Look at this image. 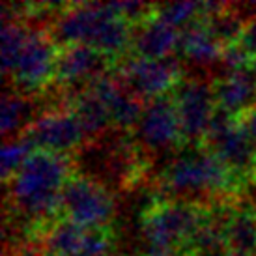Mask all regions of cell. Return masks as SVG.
I'll use <instances>...</instances> for the list:
<instances>
[{
    "label": "cell",
    "mask_w": 256,
    "mask_h": 256,
    "mask_svg": "<svg viewBox=\"0 0 256 256\" xmlns=\"http://www.w3.org/2000/svg\"><path fill=\"white\" fill-rule=\"evenodd\" d=\"M70 176L72 164L68 156L34 150L6 182L12 208L30 224L54 222L58 212H62L60 192Z\"/></svg>",
    "instance_id": "obj_1"
},
{
    "label": "cell",
    "mask_w": 256,
    "mask_h": 256,
    "mask_svg": "<svg viewBox=\"0 0 256 256\" xmlns=\"http://www.w3.org/2000/svg\"><path fill=\"white\" fill-rule=\"evenodd\" d=\"M161 184L166 192L192 204H198L200 196H224L240 185L226 164L204 146L174 159L164 168Z\"/></svg>",
    "instance_id": "obj_2"
},
{
    "label": "cell",
    "mask_w": 256,
    "mask_h": 256,
    "mask_svg": "<svg viewBox=\"0 0 256 256\" xmlns=\"http://www.w3.org/2000/svg\"><path fill=\"white\" fill-rule=\"evenodd\" d=\"M210 217V208L185 200H156L142 212L150 252H178Z\"/></svg>",
    "instance_id": "obj_3"
},
{
    "label": "cell",
    "mask_w": 256,
    "mask_h": 256,
    "mask_svg": "<svg viewBox=\"0 0 256 256\" xmlns=\"http://www.w3.org/2000/svg\"><path fill=\"white\" fill-rule=\"evenodd\" d=\"M202 146L226 164L240 185L256 182V144L240 118L217 110Z\"/></svg>",
    "instance_id": "obj_4"
},
{
    "label": "cell",
    "mask_w": 256,
    "mask_h": 256,
    "mask_svg": "<svg viewBox=\"0 0 256 256\" xmlns=\"http://www.w3.org/2000/svg\"><path fill=\"white\" fill-rule=\"evenodd\" d=\"M64 219L92 230L105 228L114 214V198L105 185L88 176H70L60 192Z\"/></svg>",
    "instance_id": "obj_5"
},
{
    "label": "cell",
    "mask_w": 256,
    "mask_h": 256,
    "mask_svg": "<svg viewBox=\"0 0 256 256\" xmlns=\"http://www.w3.org/2000/svg\"><path fill=\"white\" fill-rule=\"evenodd\" d=\"M116 78L122 86L140 101H148L172 94L182 82V70L174 56L163 60L148 58H124L116 68Z\"/></svg>",
    "instance_id": "obj_6"
},
{
    "label": "cell",
    "mask_w": 256,
    "mask_h": 256,
    "mask_svg": "<svg viewBox=\"0 0 256 256\" xmlns=\"http://www.w3.org/2000/svg\"><path fill=\"white\" fill-rule=\"evenodd\" d=\"M172 100L176 105L184 142L196 148L202 146L217 112L212 84L204 78H182V82L172 90Z\"/></svg>",
    "instance_id": "obj_7"
},
{
    "label": "cell",
    "mask_w": 256,
    "mask_h": 256,
    "mask_svg": "<svg viewBox=\"0 0 256 256\" xmlns=\"http://www.w3.org/2000/svg\"><path fill=\"white\" fill-rule=\"evenodd\" d=\"M58 49L60 47L52 42L49 32L30 30L14 73L10 75L19 90L17 94L30 98L32 92H38L49 84L54 78Z\"/></svg>",
    "instance_id": "obj_8"
},
{
    "label": "cell",
    "mask_w": 256,
    "mask_h": 256,
    "mask_svg": "<svg viewBox=\"0 0 256 256\" xmlns=\"http://www.w3.org/2000/svg\"><path fill=\"white\" fill-rule=\"evenodd\" d=\"M21 138L32 146V150H45L52 154H62L78 148L84 140V131L77 116L68 107L50 108L38 114L34 122L22 131Z\"/></svg>",
    "instance_id": "obj_9"
},
{
    "label": "cell",
    "mask_w": 256,
    "mask_h": 256,
    "mask_svg": "<svg viewBox=\"0 0 256 256\" xmlns=\"http://www.w3.org/2000/svg\"><path fill=\"white\" fill-rule=\"evenodd\" d=\"M135 129L138 142L152 152H163L184 142L172 94L144 103L142 116Z\"/></svg>",
    "instance_id": "obj_10"
},
{
    "label": "cell",
    "mask_w": 256,
    "mask_h": 256,
    "mask_svg": "<svg viewBox=\"0 0 256 256\" xmlns=\"http://www.w3.org/2000/svg\"><path fill=\"white\" fill-rule=\"evenodd\" d=\"M107 56L90 45H68L60 47L56 56L54 80L66 86L84 82L88 84L92 78L101 73H107Z\"/></svg>",
    "instance_id": "obj_11"
},
{
    "label": "cell",
    "mask_w": 256,
    "mask_h": 256,
    "mask_svg": "<svg viewBox=\"0 0 256 256\" xmlns=\"http://www.w3.org/2000/svg\"><path fill=\"white\" fill-rule=\"evenodd\" d=\"M214 98L217 110L240 118L256 105V73L247 72L224 73L214 80Z\"/></svg>",
    "instance_id": "obj_12"
},
{
    "label": "cell",
    "mask_w": 256,
    "mask_h": 256,
    "mask_svg": "<svg viewBox=\"0 0 256 256\" xmlns=\"http://www.w3.org/2000/svg\"><path fill=\"white\" fill-rule=\"evenodd\" d=\"M182 32L166 22L156 19V15L146 22L133 26L131 49L138 58L163 60L170 58L174 50H180Z\"/></svg>",
    "instance_id": "obj_13"
},
{
    "label": "cell",
    "mask_w": 256,
    "mask_h": 256,
    "mask_svg": "<svg viewBox=\"0 0 256 256\" xmlns=\"http://www.w3.org/2000/svg\"><path fill=\"white\" fill-rule=\"evenodd\" d=\"M222 49H224V45L212 36V32L206 28V24L200 19L192 22L191 26L182 30L180 50L194 66L219 64Z\"/></svg>",
    "instance_id": "obj_14"
},
{
    "label": "cell",
    "mask_w": 256,
    "mask_h": 256,
    "mask_svg": "<svg viewBox=\"0 0 256 256\" xmlns=\"http://www.w3.org/2000/svg\"><path fill=\"white\" fill-rule=\"evenodd\" d=\"M70 103L72 105L68 108L77 116L78 124L84 131V136H98L112 126L107 105L86 86L73 96Z\"/></svg>",
    "instance_id": "obj_15"
},
{
    "label": "cell",
    "mask_w": 256,
    "mask_h": 256,
    "mask_svg": "<svg viewBox=\"0 0 256 256\" xmlns=\"http://www.w3.org/2000/svg\"><path fill=\"white\" fill-rule=\"evenodd\" d=\"M228 249L238 256H256V210L254 208H240L234 210L226 226Z\"/></svg>",
    "instance_id": "obj_16"
},
{
    "label": "cell",
    "mask_w": 256,
    "mask_h": 256,
    "mask_svg": "<svg viewBox=\"0 0 256 256\" xmlns=\"http://www.w3.org/2000/svg\"><path fill=\"white\" fill-rule=\"evenodd\" d=\"M86 228L75 224L70 219L54 220L43 232V247L47 254L78 256L84 243Z\"/></svg>",
    "instance_id": "obj_17"
},
{
    "label": "cell",
    "mask_w": 256,
    "mask_h": 256,
    "mask_svg": "<svg viewBox=\"0 0 256 256\" xmlns=\"http://www.w3.org/2000/svg\"><path fill=\"white\" fill-rule=\"evenodd\" d=\"M0 108H2L0 129H2L4 140H8L14 133L21 135L36 118V116H32V101L28 96H22V94L6 92L2 98Z\"/></svg>",
    "instance_id": "obj_18"
},
{
    "label": "cell",
    "mask_w": 256,
    "mask_h": 256,
    "mask_svg": "<svg viewBox=\"0 0 256 256\" xmlns=\"http://www.w3.org/2000/svg\"><path fill=\"white\" fill-rule=\"evenodd\" d=\"M200 21L206 24V28L212 32V36L222 45L238 43L242 40L243 30H245V21L230 8V4L226 10L210 15V17H202Z\"/></svg>",
    "instance_id": "obj_19"
},
{
    "label": "cell",
    "mask_w": 256,
    "mask_h": 256,
    "mask_svg": "<svg viewBox=\"0 0 256 256\" xmlns=\"http://www.w3.org/2000/svg\"><path fill=\"white\" fill-rule=\"evenodd\" d=\"M28 32L30 30L19 21L2 22V68H4L6 78H10V75L14 73L15 64L26 43Z\"/></svg>",
    "instance_id": "obj_20"
},
{
    "label": "cell",
    "mask_w": 256,
    "mask_h": 256,
    "mask_svg": "<svg viewBox=\"0 0 256 256\" xmlns=\"http://www.w3.org/2000/svg\"><path fill=\"white\" fill-rule=\"evenodd\" d=\"M202 17V2H170L157 4L156 19L170 24L174 28H187Z\"/></svg>",
    "instance_id": "obj_21"
},
{
    "label": "cell",
    "mask_w": 256,
    "mask_h": 256,
    "mask_svg": "<svg viewBox=\"0 0 256 256\" xmlns=\"http://www.w3.org/2000/svg\"><path fill=\"white\" fill-rule=\"evenodd\" d=\"M32 152H34L32 146L24 138H21V136H17V138L14 136V138L4 140V144H2V164H0L4 184L14 176L15 172L19 170V166L24 163V159Z\"/></svg>",
    "instance_id": "obj_22"
},
{
    "label": "cell",
    "mask_w": 256,
    "mask_h": 256,
    "mask_svg": "<svg viewBox=\"0 0 256 256\" xmlns=\"http://www.w3.org/2000/svg\"><path fill=\"white\" fill-rule=\"evenodd\" d=\"M112 250V236L107 228H92L86 230L84 243L78 256H108Z\"/></svg>",
    "instance_id": "obj_23"
},
{
    "label": "cell",
    "mask_w": 256,
    "mask_h": 256,
    "mask_svg": "<svg viewBox=\"0 0 256 256\" xmlns=\"http://www.w3.org/2000/svg\"><path fill=\"white\" fill-rule=\"evenodd\" d=\"M240 43L256 58V21H250L245 24V30H243Z\"/></svg>",
    "instance_id": "obj_24"
},
{
    "label": "cell",
    "mask_w": 256,
    "mask_h": 256,
    "mask_svg": "<svg viewBox=\"0 0 256 256\" xmlns=\"http://www.w3.org/2000/svg\"><path fill=\"white\" fill-rule=\"evenodd\" d=\"M240 122L243 124V128L247 129L249 136L252 138V142L256 144V105L252 108H249L245 114L240 116Z\"/></svg>",
    "instance_id": "obj_25"
},
{
    "label": "cell",
    "mask_w": 256,
    "mask_h": 256,
    "mask_svg": "<svg viewBox=\"0 0 256 256\" xmlns=\"http://www.w3.org/2000/svg\"><path fill=\"white\" fill-rule=\"evenodd\" d=\"M148 256H178V252H150Z\"/></svg>",
    "instance_id": "obj_26"
},
{
    "label": "cell",
    "mask_w": 256,
    "mask_h": 256,
    "mask_svg": "<svg viewBox=\"0 0 256 256\" xmlns=\"http://www.w3.org/2000/svg\"><path fill=\"white\" fill-rule=\"evenodd\" d=\"M226 256H238V254H232V252H228V254Z\"/></svg>",
    "instance_id": "obj_27"
},
{
    "label": "cell",
    "mask_w": 256,
    "mask_h": 256,
    "mask_svg": "<svg viewBox=\"0 0 256 256\" xmlns=\"http://www.w3.org/2000/svg\"><path fill=\"white\" fill-rule=\"evenodd\" d=\"M45 256H60V254H45Z\"/></svg>",
    "instance_id": "obj_28"
},
{
    "label": "cell",
    "mask_w": 256,
    "mask_h": 256,
    "mask_svg": "<svg viewBox=\"0 0 256 256\" xmlns=\"http://www.w3.org/2000/svg\"><path fill=\"white\" fill-rule=\"evenodd\" d=\"M254 185H256V182H254Z\"/></svg>",
    "instance_id": "obj_29"
}]
</instances>
